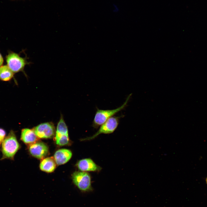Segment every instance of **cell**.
<instances>
[{
  "instance_id": "cell-13",
  "label": "cell",
  "mask_w": 207,
  "mask_h": 207,
  "mask_svg": "<svg viewBox=\"0 0 207 207\" xmlns=\"http://www.w3.org/2000/svg\"><path fill=\"white\" fill-rule=\"evenodd\" d=\"M14 73L7 65L0 67V80L4 81L10 80L13 77Z\"/></svg>"
},
{
  "instance_id": "cell-17",
  "label": "cell",
  "mask_w": 207,
  "mask_h": 207,
  "mask_svg": "<svg viewBox=\"0 0 207 207\" xmlns=\"http://www.w3.org/2000/svg\"></svg>"
},
{
  "instance_id": "cell-15",
  "label": "cell",
  "mask_w": 207,
  "mask_h": 207,
  "mask_svg": "<svg viewBox=\"0 0 207 207\" xmlns=\"http://www.w3.org/2000/svg\"><path fill=\"white\" fill-rule=\"evenodd\" d=\"M4 63V59L3 58L0 52V67L2 66Z\"/></svg>"
},
{
  "instance_id": "cell-12",
  "label": "cell",
  "mask_w": 207,
  "mask_h": 207,
  "mask_svg": "<svg viewBox=\"0 0 207 207\" xmlns=\"http://www.w3.org/2000/svg\"><path fill=\"white\" fill-rule=\"evenodd\" d=\"M54 158L49 157L43 159L40 162V169L47 172H51L55 170L56 165Z\"/></svg>"
},
{
  "instance_id": "cell-6",
  "label": "cell",
  "mask_w": 207,
  "mask_h": 207,
  "mask_svg": "<svg viewBox=\"0 0 207 207\" xmlns=\"http://www.w3.org/2000/svg\"><path fill=\"white\" fill-rule=\"evenodd\" d=\"M55 139L56 144L61 146L67 145L69 142L67 127L62 116L57 124Z\"/></svg>"
},
{
  "instance_id": "cell-5",
  "label": "cell",
  "mask_w": 207,
  "mask_h": 207,
  "mask_svg": "<svg viewBox=\"0 0 207 207\" xmlns=\"http://www.w3.org/2000/svg\"><path fill=\"white\" fill-rule=\"evenodd\" d=\"M120 118V116H116L110 117L101 125L98 130L95 134L92 136L84 138L82 140H91L100 134H108L113 133L118 125Z\"/></svg>"
},
{
  "instance_id": "cell-3",
  "label": "cell",
  "mask_w": 207,
  "mask_h": 207,
  "mask_svg": "<svg viewBox=\"0 0 207 207\" xmlns=\"http://www.w3.org/2000/svg\"><path fill=\"white\" fill-rule=\"evenodd\" d=\"M131 95L127 97L124 103L121 106L116 109L111 110L97 109L93 122V126L95 128H98L110 118L123 109L126 106Z\"/></svg>"
},
{
  "instance_id": "cell-14",
  "label": "cell",
  "mask_w": 207,
  "mask_h": 207,
  "mask_svg": "<svg viewBox=\"0 0 207 207\" xmlns=\"http://www.w3.org/2000/svg\"><path fill=\"white\" fill-rule=\"evenodd\" d=\"M6 132L3 129L0 128V144L2 143L3 141L6 137Z\"/></svg>"
},
{
  "instance_id": "cell-16",
  "label": "cell",
  "mask_w": 207,
  "mask_h": 207,
  "mask_svg": "<svg viewBox=\"0 0 207 207\" xmlns=\"http://www.w3.org/2000/svg\"><path fill=\"white\" fill-rule=\"evenodd\" d=\"M206 182H207V179H206Z\"/></svg>"
},
{
  "instance_id": "cell-1",
  "label": "cell",
  "mask_w": 207,
  "mask_h": 207,
  "mask_svg": "<svg viewBox=\"0 0 207 207\" xmlns=\"http://www.w3.org/2000/svg\"><path fill=\"white\" fill-rule=\"evenodd\" d=\"M20 147L15 134L14 131L11 130L2 143L1 151L2 156L1 160H13Z\"/></svg>"
},
{
  "instance_id": "cell-7",
  "label": "cell",
  "mask_w": 207,
  "mask_h": 207,
  "mask_svg": "<svg viewBox=\"0 0 207 207\" xmlns=\"http://www.w3.org/2000/svg\"><path fill=\"white\" fill-rule=\"evenodd\" d=\"M33 129L39 138H51L55 133V126L51 122L41 123L34 127Z\"/></svg>"
},
{
  "instance_id": "cell-9",
  "label": "cell",
  "mask_w": 207,
  "mask_h": 207,
  "mask_svg": "<svg viewBox=\"0 0 207 207\" xmlns=\"http://www.w3.org/2000/svg\"><path fill=\"white\" fill-rule=\"evenodd\" d=\"M76 166L80 170L83 172H99L101 169V167L90 158L80 160L77 162Z\"/></svg>"
},
{
  "instance_id": "cell-4",
  "label": "cell",
  "mask_w": 207,
  "mask_h": 207,
  "mask_svg": "<svg viewBox=\"0 0 207 207\" xmlns=\"http://www.w3.org/2000/svg\"><path fill=\"white\" fill-rule=\"evenodd\" d=\"M72 179L74 184L83 192L93 191L91 177L87 172L75 171L72 175Z\"/></svg>"
},
{
  "instance_id": "cell-8",
  "label": "cell",
  "mask_w": 207,
  "mask_h": 207,
  "mask_svg": "<svg viewBox=\"0 0 207 207\" xmlns=\"http://www.w3.org/2000/svg\"><path fill=\"white\" fill-rule=\"evenodd\" d=\"M28 150L32 156L40 159H43L49 152L47 146L41 142H36L30 145Z\"/></svg>"
},
{
  "instance_id": "cell-11",
  "label": "cell",
  "mask_w": 207,
  "mask_h": 207,
  "mask_svg": "<svg viewBox=\"0 0 207 207\" xmlns=\"http://www.w3.org/2000/svg\"><path fill=\"white\" fill-rule=\"evenodd\" d=\"M38 139L33 129L26 128L22 130L20 139L25 144L30 145L37 142Z\"/></svg>"
},
{
  "instance_id": "cell-10",
  "label": "cell",
  "mask_w": 207,
  "mask_h": 207,
  "mask_svg": "<svg viewBox=\"0 0 207 207\" xmlns=\"http://www.w3.org/2000/svg\"><path fill=\"white\" fill-rule=\"evenodd\" d=\"M72 156V153L70 150L62 149L55 152L54 155V159L57 164L61 165L68 162Z\"/></svg>"
},
{
  "instance_id": "cell-2",
  "label": "cell",
  "mask_w": 207,
  "mask_h": 207,
  "mask_svg": "<svg viewBox=\"0 0 207 207\" xmlns=\"http://www.w3.org/2000/svg\"><path fill=\"white\" fill-rule=\"evenodd\" d=\"M5 59L7 65L14 73L24 72L25 66L30 64L27 57H22L19 54L11 51H8Z\"/></svg>"
}]
</instances>
